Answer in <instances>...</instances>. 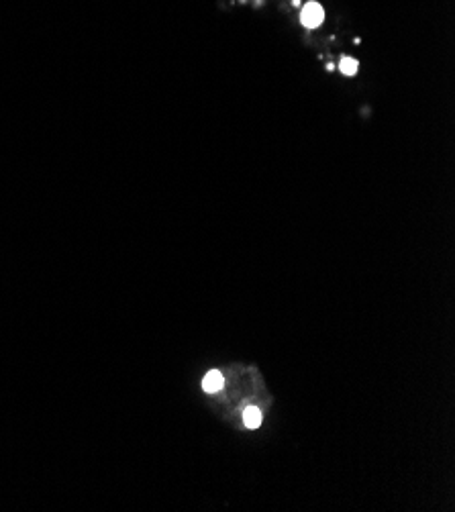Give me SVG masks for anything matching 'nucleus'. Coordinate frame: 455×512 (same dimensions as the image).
Wrapping results in <instances>:
<instances>
[{"label": "nucleus", "mask_w": 455, "mask_h": 512, "mask_svg": "<svg viewBox=\"0 0 455 512\" xmlns=\"http://www.w3.org/2000/svg\"><path fill=\"white\" fill-rule=\"evenodd\" d=\"M243 423H245L247 429H258L262 425V411H260V408H256V406L245 408Z\"/></svg>", "instance_id": "7ed1b4c3"}, {"label": "nucleus", "mask_w": 455, "mask_h": 512, "mask_svg": "<svg viewBox=\"0 0 455 512\" xmlns=\"http://www.w3.org/2000/svg\"><path fill=\"white\" fill-rule=\"evenodd\" d=\"M358 68H360V64H358L356 60H353V58H343L341 64H339V70H341L345 76L358 74Z\"/></svg>", "instance_id": "20e7f679"}, {"label": "nucleus", "mask_w": 455, "mask_h": 512, "mask_svg": "<svg viewBox=\"0 0 455 512\" xmlns=\"http://www.w3.org/2000/svg\"><path fill=\"white\" fill-rule=\"evenodd\" d=\"M323 21H325V11L319 3H307L305 7H302L300 23L307 29H317L319 25H323Z\"/></svg>", "instance_id": "f257e3e1"}, {"label": "nucleus", "mask_w": 455, "mask_h": 512, "mask_svg": "<svg viewBox=\"0 0 455 512\" xmlns=\"http://www.w3.org/2000/svg\"><path fill=\"white\" fill-rule=\"evenodd\" d=\"M225 380L221 376V372H209L205 376V380H202V390H205L207 394H217L221 388H223Z\"/></svg>", "instance_id": "f03ea898"}]
</instances>
